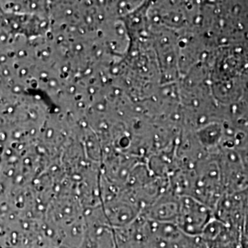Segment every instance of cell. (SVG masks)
<instances>
[{"instance_id":"cell-1","label":"cell","mask_w":248,"mask_h":248,"mask_svg":"<svg viewBox=\"0 0 248 248\" xmlns=\"http://www.w3.org/2000/svg\"><path fill=\"white\" fill-rule=\"evenodd\" d=\"M214 218L213 209L188 196H180V209L176 225L189 236H201Z\"/></svg>"},{"instance_id":"cell-2","label":"cell","mask_w":248,"mask_h":248,"mask_svg":"<svg viewBox=\"0 0 248 248\" xmlns=\"http://www.w3.org/2000/svg\"><path fill=\"white\" fill-rule=\"evenodd\" d=\"M242 193L244 202V225H243V234L242 243L243 248H248V189Z\"/></svg>"}]
</instances>
